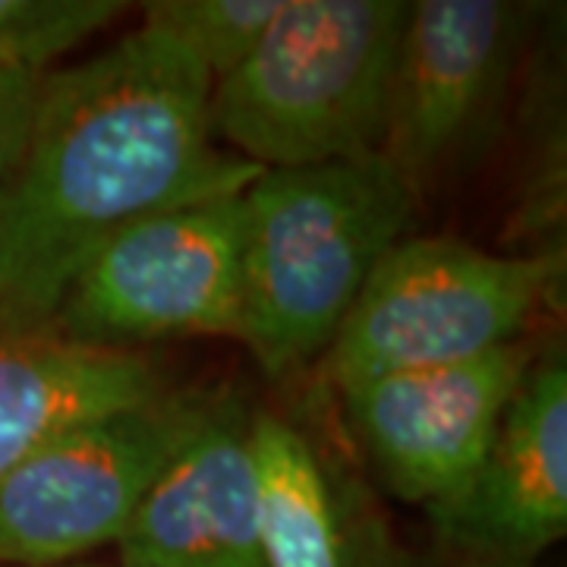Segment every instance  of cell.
I'll use <instances>...</instances> for the list:
<instances>
[{
    "instance_id": "obj_16",
    "label": "cell",
    "mask_w": 567,
    "mask_h": 567,
    "mask_svg": "<svg viewBox=\"0 0 567 567\" xmlns=\"http://www.w3.org/2000/svg\"><path fill=\"white\" fill-rule=\"evenodd\" d=\"M44 73L0 66V186L17 171L39 111Z\"/></svg>"
},
{
    "instance_id": "obj_5",
    "label": "cell",
    "mask_w": 567,
    "mask_h": 567,
    "mask_svg": "<svg viewBox=\"0 0 567 567\" xmlns=\"http://www.w3.org/2000/svg\"><path fill=\"white\" fill-rule=\"evenodd\" d=\"M546 3H410L379 155L416 203L473 174L507 126Z\"/></svg>"
},
{
    "instance_id": "obj_4",
    "label": "cell",
    "mask_w": 567,
    "mask_h": 567,
    "mask_svg": "<svg viewBox=\"0 0 567 567\" xmlns=\"http://www.w3.org/2000/svg\"><path fill=\"white\" fill-rule=\"evenodd\" d=\"M565 265L454 237H404L350 306L322 357L328 394L391 372L461 363L527 338L561 303Z\"/></svg>"
},
{
    "instance_id": "obj_12",
    "label": "cell",
    "mask_w": 567,
    "mask_h": 567,
    "mask_svg": "<svg viewBox=\"0 0 567 567\" xmlns=\"http://www.w3.org/2000/svg\"><path fill=\"white\" fill-rule=\"evenodd\" d=\"M164 388L167 379L148 353L92 350L51 324L0 319V480L63 429Z\"/></svg>"
},
{
    "instance_id": "obj_10",
    "label": "cell",
    "mask_w": 567,
    "mask_h": 567,
    "mask_svg": "<svg viewBox=\"0 0 567 567\" xmlns=\"http://www.w3.org/2000/svg\"><path fill=\"white\" fill-rule=\"evenodd\" d=\"M252 457L268 567H439L401 539L319 406H256Z\"/></svg>"
},
{
    "instance_id": "obj_7",
    "label": "cell",
    "mask_w": 567,
    "mask_h": 567,
    "mask_svg": "<svg viewBox=\"0 0 567 567\" xmlns=\"http://www.w3.org/2000/svg\"><path fill=\"white\" fill-rule=\"evenodd\" d=\"M244 224L237 193L126 227L63 290L51 328L73 344L117 353L189 334L240 341Z\"/></svg>"
},
{
    "instance_id": "obj_9",
    "label": "cell",
    "mask_w": 567,
    "mask_h": 567,
    "mask_svg": "<svg viewBox=\"0 0 567 567\" xmlns=\"http://www.w3.org/2000/svg\"><path fill=\"white\" fill-rule=\"evenodd\" d=\"M439 567H536L567 536V357L536 350L483 461L423 507Z\"/></svg>"
},
{
    "instance_id": "obj_8",
    "label": "cell",
    "mask_w": 567,
    "mask_h": 567,
    "mask_svg": "<svg viewBox=\"0 0 567 567\" xmlns=\"http://www.w3.org/2000/svg\"><path fill=\"white\" fill-rule=\"evenodd\" d=\"M529 338L461 363L391 372L331 394L372 486L404 505L454 495L536 360Z\"/></svg>"
},
{
    "instance_id": "obj_3",
    "label": "cell",
    "mask_w": 567,
    "mask_h": 567,
    "mask_svg": "<svg viewBox=\"0 0 567 567\" xmlns=\"http://www.w3.org/2000/svg\"><path fill=\"white\" fill-rule=\"evenodd\" d=\"M410 0H284L259 44L212 82L208 126L262 171L379 155Z\"/></svg>"
},
{
    "instance_id": "obj_13",
    "label": "cell",
    "mask_w": 567,
    "mask_h": 567,
    "mask_svg": "<svg viewBox=\"0 0 567 567\" xmlns=\"http://www.w3.org/2000/svg\"><path fill=\"white\" fill-rule=\"evenodd\" d=\"M520 95V183L511 215L514 256L567 262L565 7L546 3L524 63Z\"/></svg>"
},
{
    "instance_id": "obj_6",
    "label": "cell",
    "mask_w": 567,
    "mask_h": 567,
    "mask_svg": "<svg viewBox=\"0 0 567 567\" xmlns=\"http://www.w3.org/2000/svg\"><path fill=\"white\" fill-rule=\"evenodd\" d=\"M215 388H164L70 425L0 480V567H66L117 546L145 495L203 425Z\"/></svg>"
},
{
    "instance_id": "obj_15",
    "label": "cell",
    "mask_w": 567,
    "mask_h": 567,
    "mask_svg": "<svg viewBox=\"0 0 567 567\" xmlns=\"http://www.w3.org/2000/svg\"><path fill=\"white\" fill-rule=\"evenodd\" d=\"M123 10L121 0H0V66L48 73Z\"/></svg>"
},
{
    "instance_id": "obj_2",
    "label": "cell",
    "mask_w": 567,
    "mask_h": 567,
    "mask_svg": "<svg viewBox=\"0 0 567 567\" xmlns=\"http://www.w3.org/2000/svg\"><path fill=\"white\" fill-rule=\"evenodd\" d=\"M240 344L271 382L322 363L420 203L382 155L262 171L244 189Z\"/></svg>"
},
{
    "instance_id": "obj_11",
    "label": "cell",
    "mask_w": 567,
    "mask_h": 567,
    "mask_svg": "<svg viewBox=\"0 0 567 567\" xmlns=\"http://www.w3.org/2000/svg\"><path fill=\"white\" fill-rule=\"evenodd\" d=\"M252 413L244 391L215 388L203 425L117 539L121 567H268Z\"/></svg>"
},
{
    "instance_id": "obj_14",
    "label": "cell",
    "mask_w": 567,
    "mask_h": 567,
    "mask_svg": "<svg viewBox=\"0 0 567 567\" xmlns=\"http://www.w3.org/2000/svg\"><path fill=\"white\" fill-rule=\"evenodd\" d=\"M281 7L284 0H152L142 3V25L177 41L218 82L249 58Z\"/></svg>"
},
{
    "instance_id": "obj_1",
    "label": "cell",
    "mask_w": 567,
    "mask_h": 567,
    "mask_svg": "<svg viewBox=\"0 0 567 567\" xmlns=\"http://www.w3.org/2000/svg\"><path fill=\"white\" fill-rule=\"evenodd\" d=\"M212 76L155 29L54 66L0 186V319L44 328L85 262L167 208L237 196L262 167L208 126Z\"/></svg>"
}]
</instances>
